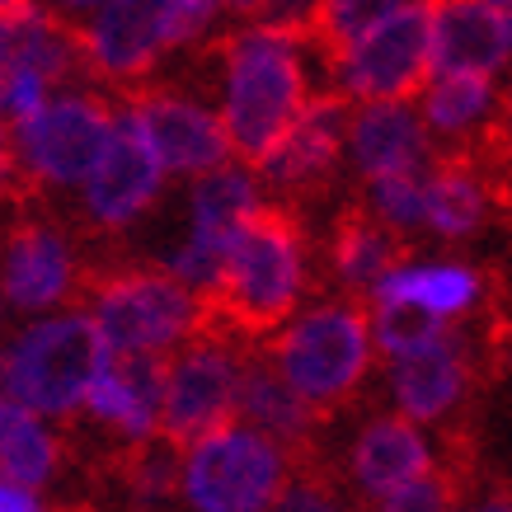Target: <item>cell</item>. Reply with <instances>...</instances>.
Listing matches in <instances>:
<instances>
[{
  "instance_id": "1",
  "label": "cell",
  "mask_w": 512,
  "mask_h": 512,
  "mask_svg": "<svg viewBox=\"0 0 512 512\" xmlns=\"http://www.w3.org/2000/svg\"><path fill=\"white\" fill-rule=\"evenodd\" d=\"M301 287H306V226L292 207L264 202L226 249L217 287L198 296V329L264 343L296 311Z\"/></svg>"
},
{
  "instance_id": "2",
  "label": "cell",
  "mask_w": 512,
  "mask_h": 512,
  "mask_svg": "<svg viewBox=\"0 0 512 512\" xmlns=\"http://www.w3.org/2000/svg\"><path fill=\"white\" fill-rule=\"evenodd\" d=\"M217 57L226 66V90H221V132L235 160L259 170L273 146L296 123L306 94V66L301 43L287 33H273L264 24L235 29L217 43Z\"/></svg>"
},
{
  "instance_id": "3",
  "label": "cell",
  "mask_w": 512,
  "mask_h": 512,
  "mask_svg": "<svg viewBox=\"0 0 512 512\" xmlns=\"http://www.w3.org/2000/svg\"><path fill=\"white\" fill-rule=\"evenodd\" d=\"M109 357L113 348L94 315H57L0 348V395L33 414L66 419L85 400V386L109 367Z\"/></svg>"
},
{
  "instance_id": "4",
  "label": "cell",
  "mask_w": 512,
  "mask_h": 512,
  "mask_svg": "<svg viewBox=\"0 0 512 512\" xmlns=\"http://www.w3.org/2000/svg\"><path fill=\"white\" fill-rule=\"evenodd\" d=\"M268 357L278 362L287 386L325 419L362 386L372 367V320L357 301H325L282 329L268 343Z\"/></svg>"
},
{
  "instance_id": "5",
  "label": "cell",
  "mask_w": 512,
  "mask_h": 512,
  "mask_svg": "<svg viewBox=\"0 0 512 512\" xmlns=\"http://www.w3.org/2000/svg\"><path fill=\"white\" fill-rule=\"evenodd\" d=\"M80 292L90 296L94 325L113 353H165L202 325L198 296L156 268H109L80 278Z\"/></svg>"
},
{
  "instance_id": "6",
  "label": "cell",
  "mask_w": 512,
  "mask_h": 512,
  "mask_svg": "<svg viewBox=\"0 0 512 512\" xmlns=\"http://www.w3.org/2000/svg\"><path fill=\"white\" fill-rule=\"evenodd\" d=\"M287 484V451L259 428L217 423L188 442L179 489L198 512H264Z\"/></svg>"
},
{
  "instance_id": "7",
  "label": "cell",
  "mask_w": 512,
  "mask_h": 512,
  "mask_svg": "<svg viewBox=\"0 0 512 512\" xmlns=\"http://www.w3.org/2000/svg\"><path fill=\"white\" fill-rule=\"evenodd\" d=\"M428 43H433V0H400L372 29L357 33L334 76H343L348 99H362V104L404 99L409 104L433 76Z\"/></svg>"
},
{
  "instance_id": "8",
  "label": "cell",
  "mask_w": 512,
  "mask_h": 512,
  "mask_svg": "<svg viewBox=\"0 0 512 512\" xmlns=\"http://www.w3.org/2000/svg\"><path fill=\"white\" fill-rule=\"evenodd\" d=\"M113 123H118V109L104 104L99 94L47 99L38 113L15 123V156L29 188L85 184V174L94 170V160L109 146Z\"/></svg>"
},
{
  "instance_id": "9",
  "label": "cell",
  "mask_w": 512,
  "mask_h": 512,
  "mask_svg": "<svg viewBox=\"0 0 512 512\" xmlns=\"http://www.w3.org/2000/svg\"><path fill=\"white\" fill-rule=\"evenodd\" d=\"M184 43V0H104L90 24L76 29L85 76L109 85H137Z\"/></svg>"
},
{
  "instance_id": "10",
  "label": "cell",
  "mask_w": 512,
  "mask_h": 512,
  "mask_svg": "<svg viewBox=\"0 0 512 512\" xmlns=\"http://www.w3.org/2000/svg\"><path fill=\"white\" fill-rule=\"evenodd\" d=\"M245 339H226L198 329L179 357H165V390H160V437L188 447L193 437L212 433L235 419V376H240Z\"/></svg>"
},
{
  "instance_id": "11",
  "label": "cell",
  "mask_w": 512,
  "mask_h": 512,
  "mask_svg": "<svg viewBox=\"0 0 512 512\" xmlns=\"http://www.w3.org/2000/svg\"><path fill=\"white\" fill-rule=\"evenodd\" d=\"M160 184H165V165L151 151L146 132L127 113H118L104 156L85 174V212H90V221L104 226V231H123L156 202Z\"/></svg>"
},
{
  "instance_id": "12",
  "label": "cell",
  "mask_w": 512,
  "mask_h": 512,
  "mask_svg": "<svg viewBox=\"0 0 512 512\" xmlns=\"http://www.w3.org/2000/svg\"><path fill=\"white\" fill-rule=\"evenodd\" d=\"M123 113L146 132L151 151L160 156V165L174 174H202L217 170L231 160L221 118L207 113L198 99L174 90H127Z\"/></svg>"
},
{
  "instance_id": "13",
  "label": "cell",
  "mask_w": 512,
  "mask_h": 512,
  "mask_svg": "<svg viewBox=\"0 0 512 512\" xmlns=\"http://www.w3.org/2000/svg\"><path fill=\"white\" fill-rule=\"evenodd\" d=\"M80 264L76 249L52 221L15 217L5 231V254H0V296L15 311H47L80 292Z\"/></svg>"
},
{
  "instance_id": "14",
  "label": "cell",
  "mask_w": 512,
  "mask_h": 512,
  "mask_svg": "<svg viewBox=\"0 0 512 512\" xmlns=\"http://www.w3.org/2000/svg\"><path fill=\"white\" fill-rule=\"evenodd\" d=\"M343 132H348V94H315L301 104L296 123L287 127V137L273 146V156L259 170L287 193H320L339 170Z\"/></svg>"
},
{
  "instance_id": "15",
  "label": "cell",
  "mask_w": 512,
  "mask_h": 512,
  "mask_svg": "<svg viewBox=\"0 0 512 512\" xmlns=\"http://www.w3.org/2000/svg\"><path fill=\"white\" fill-rule=\"evenodd\" d=\"M235 414L249 419L264 437H273L278 447H292V451H311V437H315V428H320V414L287 386V376L278 372V362H273L268 348H259V343H245V353H240Z\"/></svg>"
},
{
  "instance_id": "16",
  "label": "cell",
  "mask_w": 512,
  "mask_h": 512,
  "mask_svg": "<svg viewBox=\"0 0 512 512\" xmlns=\"http://www.w3.org/2000/svg\"><path fill=\"white\" fill-rule=\"evenodd\" d=\"M160 390H165V353H113L109 367L85 386V409L99 423H113L123 437L160 433Z\"/></svg>"
},
{
  "instance_id": "17",
  "label": "cell",
  "mask_w": 512,
  "mask_h": 512,
  "mask_svg": "<svg viewBox=\"0 0 512 512\" xmlns=\"http://www.w3.org/2000/svg\"><path fill=\"white\" fill-rule=\"evenodd\" d=\"M470 362H466V348L456 339V329H442L437 339H428L423 348L414 353L395 357V400H400V414L414 423H437L447 419L456 404L466 400L470 390Z\"/></svg>"
},
{
  "instance_id": "18",
  "label": "cell",
  "mask_w": 512,
  "mask_h": 512,
  "mask_svg": "<svg viewBox=\"0 0 512 512\" xmlns=\"http://www.w3.org/2000/svg\"><path fill=\"white\" fill-rule=\"evenodd\" d=\"M508 62L503 10L489 0H433V43L428 66L433 76L447 71H489Z\"/></svg>"
},
{
  "instance_id": "19",
  "label": "cell",
  "mask_w": 512,
  "mask_h": 512,
  "mask_svg": "<svg viewBox=\"0 0 512 512\" xmlns=\"http://www.w3.org/2000/svg\"><path fill=\"white\" fill-rule=\"evenodd\" d=\"M348 146L362 179L376 174H404L428 165V127L404 99H376L362 104L348 123Z\"/></svg>"
},
{
  "instance_id": "20",
  "label": "cell",
  "mask_w": 512,
  "mask_h": 512,
  "mask_svg": "<svg viewBox=\"0 0 512 512\" xmlns=\"http://www.w3.org/2000/svg\"><path fill=\"white\" fill-rule=\"evenodd\" d=\"M433 470V451H428V437L414 428V419L404 414H386V419H372L353 442V480L362 494L386 498L395 494L400 484L419 480Z\"/></svg>"
},
{
  "instance_id": "21",
  "label": "cell",
  "mask_w": 512,
  "mask_h": 512,
  "mask_svg": "<svg viewBox=\"0 0 512 512\" xmlns=\"http://www.w3.org/2000/svg\"><path fill=\"white\" fill-rule=\"evenodd\" d=\"M404 264V235L367 212V202H353L334 217L329 231V273L348 287V292H372L376 278L386 268Z\"/></svg>"
},
{
  "instance_id": "22",
  "label": "cell",
  "mask_w": 512,
  "mask_h": 512,
  "mask_svg": "<svg viewBox=\"0 0 512 512\" xmlns=\"http://www.w3.org/2000/svg\"><path fill=\"white\" fill-rule=\"evenodd\" d=\"M484 273L470 264H395L372 287V301H414L442 320L470 315L480 301Z\"/></svg>"
},
{
  "instance_id": "23",
  "label": "cell",
  "mask_w": 512,
  "mask_h": 512,
  "mask_svg": "<svg viewBox=\"0 0 512 512\" xmlns=\"http://www.w3.org/2000/svg\"><path fill=\"white\" fill-rule=\"evenodd\" d=\"M484 179L461 156H433V174L423 179V221L447 240L475 235L484 226Z\"/></svg>"
},
{
  "instance_id": "24",
  "label": "cell",
  "mask_w": 512,
  "mask_h": 512,
  "mask_svg": "<svg viewBox=\"0 0 512 512\" xmlns=\"http://www.w3.org/2000/svg\"><path fill=\"white\" fill-rule=\"evenodd\" d=\"M259 207H264V198H259V188L245 170H235V165L202 170L198 184H193V231L231 245Z\"/></svg>"
},
{
  "instance_id": "25",
  "label": "cell",
  "mask_w": 512,
  "mask_h": 512,
  "mask_svg": "<svg viewBox=\"0 0 512 512\" xmlns=\"http://www.w3.org/2000/svg\"><path fill=\"white\" fill-rule=\"evenodd\" d=\"M498 104L494 76L489 71H447L423 90V127H433L437 137H466L470 127H480Z\"/></svg>"
},
{
  "instance_id": "26",
  "label": "cell",
  "mask_w": 512,
  "mask_h": 512,
  "mask_svg": "<svg viewBox=\"0 0 512 512\" xmlns=\"http://www.w3.org/2000/svg\"><path fill=\"white\" fill-rule=\"evenodd\" d=\"M52 470H57V442H52V433L38 423L33 409L0 395V480L38 489V484L52 480Z\"/></svg>"
},
{
  "instance_id": "27",
  "label": "cell",
  "mask_w": 512,
  "mask_h": 512,
  "mask_svg": "<svg viewBox=\"0 0 512 512\" xmlns=\"http://www.w3.org/2000/svg\"><path fill=\"white\" fill-rule=\"evenodd\" d=\"M400 0H315V15L301 33V47H320L329 71H339L343 52L353 47V38L362 29H372L376 19L395 10Z\"/></svg>"
},
{
  "instance_id": "28",
  "label": "cell",
  "mask_w": 512,
  "mask_h": 512,
  "mask_svg": "<svg viewBox=\"0 0 512 512\" xmlns=\"http://www.w3.org/2000/svg\"><path fill=\"white\" fill-rule=\"evenodd\" d=\"M372 320V334H376V348L381 357H404L423 348L428 339H437L447 320L428 306H414V301H376V311L367 315Z\"/></svg>"
},
{
  "instance_id": "29",
  "label": "cell",
  "mask_w": 512,
  "mask_h": 512,
  "mask_svg": "<svg viewBox=\"0 0 512 512\" xmlns=\"http://www.w3.org/2000/svg\"><path fill=\"white\" fill-rule=\"evenodd\" d=\"M461 498H466V451H456V461L447 456V466H433L428 475L386 494L381 512H456Z\"/></svg>"
},
{
  "instance_id": "30",
  "label": "cell",
  "mask_w": 512,
  "mask_h": 512,
  "mask_svg": "<svg viewBox=\"0 0 512 512\" xmlns=\"http://www.w3.org/2000/svg\"><path fill=\"white\" fill-rule=\"evenodd\" d=\"M123 480L137 498H165L179 489V447L170 437H137L123 456Z\"/></svg>"
},
{
  "instance_id": "31",
  "label": "cell",
  "mask_w": 512,
  "mask_h": 512,
  "mask_svg": "<svg viewBox=\"0 0 512 512\" xmlns=\"http://www.w3.org/2000/svg\"><path fill=\"white\" fill-rule=\"evenodd\" d=\"M367 212L395 235H409L423 221V174H376L367 179Z\"/></svg>"
},
{
  "instance_id": "32",
  "label": "cell",
  "mask_w": 512,
  "mask_h": 512,
  "mask_svg": "<svg viewBox=\"0 0 512 512\" xmlns=\"http://www.w3.org/2000/svg\"><path fill=\"white\" fill-rule=\"evenodd\" d=\"M226 249H231V245H221V240H212V235H198V231H193L184 245L174 249L170 278H179L193 296H207L212 287H217L221 268H226Z\"/></svg>"
},
{
  "instance_id": "33",
  "label": "cell",
  "mask_w": 512,
  "mask_h": 512,
  "mask_svg": "<svg viewBox=\"0 0 512 512\" xmlns=\"http://www.w3.org/2000/svg\"><path fill=\"white\" fill-rule=\"evenodd\" d=\"M264 512H348V508H343V498L334 494V484L320 480L315 470H306V475H296L292 484H282L278 498H273Z\"/></svg>"
},
{
  "instance_id": "34",
  "label": "cell",
  "mask_w": 512,
  "mask_h": 512,
  "mask_svg": "<svg viewBox=\"0 0 512 512\" xmlns=\"http://www.w3.org/2000/svg\"><path fill=\"white\" fill-rule=\"evenodd\" d=\"M29 193L33 188H29V179H24V170H19L15 137H10V127L0 118V202H19V198H29Z\"/></svg>"
},
{
  "instance_id": "35",
  "label": "cell",
  "mask_w": 512,
  "mask_h": 512,
  "mask_svg": "<svg viewBox=\"0 0 512 512\" xmlns=\"http://www.w3.org/2000/svg\"><path fill=\"white\" fill-rule=\"evenodd\" d=\"M0 512H43V503H38V494L29 484L0 480Z\"/></svg>"
},
{
  "instance_id": "36",
  "label": "cell",
  "mask_w": 512,
  "mask_h": 512,
  "mask_svg": "<svg viewBox=\"0 0 512 512\" xmlns=\"http://www.w3.org/2000/svg\"><path fill=\"white\" fill-rule=\"evenodd\" d=\"M268 0H217V15H240V19H259Z\"/></svg>"
},
{
  "instance_id": "37",
  "label": "cell",
  "mask_w": 512,
  "mask_h": 512,
  "mask_svg": "<svg viewBox=\"0 0 512 512\" xmlns=\"http://www.w3.org/2000/svg\"><path fill=\"white\" fill-rule=\"evenodd\" d=\"M47 5H52V15L71 19V15H90V10H99L104 0H47Z\"/></svg>"
},
{
  "instance_id": "38",
  "label": "cell",
  "mask_w": 512,
  "mask_h": 512,
  "mask_svg": "<svg viewBox=\"0 0 512 512\" xmlns=\"http://www.w3.org/2000/svg\"><path fill=\"white\" fill-rule=\"evenodd\" d=\"M33 10H38L33 0H0V19H5V24H15V19L33 15Z\"/></svg>"
},
{
  "instance_id": "39",
  "label": "cell",
  "mask_w": 512,
  "mask_h": 512,
  "mask_svg": "<svg viewBox=\"0 0 512 512\" xmlns=\"http://www.w3.org/2000/svg\"><path fill=\"white\" fill-rule=\"evenodd\" d=\"M470 512H512V494H494V498H484L480 508H470Z\"/></svg>"
},
{
  "instance_id": "40",
  "label": "cell",
  "mask_w": 512,
  "mask_h": 512,
  "mask_svg": "<svg viewBox=\"0 0 512 512\" xmlns=\"http://www.w3.org/2000/svg\"><path fill=\"white\" fill-rule=\"evenodd\" d=\"M503 38H508V57H512V5H503Z\"/></svg>"
},
{
  "instance_id": "41",
  "label": "cell",
  "mask_w": 512,
  "mask_h": 512,
  "mask_svg": "<svg viewBox=\"0 0 512 512\" xmlns=\"http://www.w3.org/2000/svg\"><path fill=\"white\" fill-rule=\"evenodd\" d=\"M5 38H10V24H5V19H0V47H5Z\"/></svg>"
},
{
  "instance_id": "42",
  "label": "cell",
  "mask_w": 512,
  "mask_h": 512,
  "mask_svg": "<svg viewBox=\"0 0 512 512\" xmlns=\"http://www.w3.org/2000/svg\"><path fill=\"white\" fill-rule=\"evenodd\" d=\"M489 5H498V10H503V5H512V0H489Z\"/></svg>"
},
{
  "instance_id": "43",
  "label": "cell",
  "mask_w": 512,
  "mask_h": 512,
  "mask_svg": "<svg viewBox=\"0 0 512 512\" xmlns=\"http://www.w3.org/2000/svg\"><path fill=\"white\" fill-rule=\"evenodd\" d=\"M66 512H85V508H66Z\"/></svg>"
},
{
  "instance_id": "44",
  "label": "cell",
  "mask_w": 512,
  "mask_h": 512,
  "mask_svg": "<svg viewBox=\"0 0 512 512\" xmlns=\"http://www.w3.org/2000/svg\"><path fill=\"white\" fill-rule=\"evenodd\" d=\"M456 512H470V508H456Z\"/></svg>"
}]
</instances>
